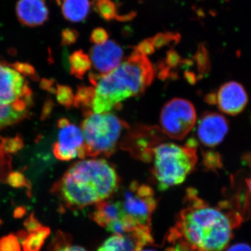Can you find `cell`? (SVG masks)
Instances as JSON below:
<instances>
[{
    "mask_svg": "<svg viewBox=\"0 0 251 251\" xmlns=\"http://www.w3.org/2000/svg\"><path fill=\"white\" fill-rule=\"evenodd\" d=\"M184 201L185 206L168 233V242L179 243L193 251L226 250L241 216L209 205L193 188L186 191Z\"/></svg>",
    "mask_w": 251,
    "mask_h": 251,
    "instance_id": "6da1fadb",
    "label": "cell"
},
{
    "mask_svg": "<svg viewBox=\"0 0 251 251\" xmlns=\"http://www.w3.org/2000/svg\"><path fill=\"white\" fill-rule=\"evenodd\" d=\"M120 185V176L110 163L90 159L72 165L52 191L69 209H82L109 199Z\"/></svg>",
    "mask_w": 251,
    "mask_h": 251,
    "instance_id": "7a4b0ae2",
    "label": "cell"
},
{
    "mask_svg": "<svg viewBox=\"0 0 251 251\" xmlns=\"http://www.w3.org/2000/svg\"><path fill=\"white\" fill-rule=\"evenodd\" d=\"M155 69L147 56L133 51L125 62L105 75L91 72L89 80L95 88L92 109L105 113L120 109L122 102L145 93L154 77Z\"/></svg>",
    "mask_w": 251,
    "mask_h": 251,
    "instance_id": "3957f363",
    "label": "cell"
},
{
    "mask_svg": "<svg viewBox=\"0 0 251 251\" xmlns=\"http://www.w3.org/2000/svg\"><path fill=\"white\" fill-rule=\"evenodd\" d=\"M151 174L157 187L163 191L182 184L195 170L198 162L197 150L188 145L161 144L153 150Z\"/></svg>",
    "mask_w": 251,
    "mask_h": 251,
    "instance_id": "277c9868",
    "label": "cell"
},
{
    "mask_svg": "<svg viewBox=\"0 0 251 251\" xmlns=\"http://www.w3.org/2000/svg\"><path fill=\"white\" fill-rule=\"evenodd\" d=\"M81 124L83 133L86 157L111 156L116 151L119 140L129 125L110 112L94 113L90 108L83 110Z\"/></svg>",
    "mask_w": 251,
    "mask_h": 251,
    "instance_id": "5b68a950",
    "label": "cell"
},
{
    "mask_svg": "<svg viewBox=\"0 0 251 251\" xmlns=\"http://www.w3.org/2000/svg\"><path fill=\"white\" fill-rule=\"evenodd\" d=\"M196 122V109L186 99H172L162 108L160 115L163 133L174 140L184 139L193 129Z\"/></svg>",
    "mask_w": 251,
    "mask_h": 251,
    "instance_id": "8992f818",
    "label": "cell"
},
{
    "mask_svg": "<svg viewBox=\"0 0 251 251\" xmlns=\"http://www.w3.org/2000/svg\"><path fill=\"white\" fill-rule=\"evenodd\" d=\"M120 202L126 216L132 222L138 226L151 227V217L157 206L152 188L133 181L124 193L123 199Z\"/></svg>",
    "mask_w": 251,
    "mask_h": 251,
    "instance_id": "52a82bcc",
    "label": "cell"
},
{
    "mask_svg": "<svg viewBox=\"0 0 251 251\" xmlns=\"http://www.w3.org/2000/svg\"><path fill=\"white\" fill-rule=\"evenodd\" d=\"M164 139V133L158 126L138 125L129 128L120 145L133 158L150 163L153 160V150Z\"/></svg>",
    "mask_w": 251,
    "mask_h": 251,
    "instance_id": "ba28073f",
    "label": "cell"
},
{
    "mask_svg": "<svg viewBox=\"0 0 251 251\" xmlns=\"http://www.w3.org/2000/svg\"><path fill=\"white\" fill-rule=\"evenodd\" d=\"M57 140L53 145L56 158L62 161H69L78 157H86L85 140L82 130L67 118L58 121Z\"/></svg>",
    "mask_w": 251,
    "mask_h": 251,
    "instance_id": "9c48e42d",
    "label": "cell"
},
{
    "mask_svg": "<svg viewBox=\"0 0 251 251\" xmlns=\"http://www.w3.org/2000/svg\"><path fill=\"white\" fill-rule=\"evenodd\" d=\"M31 94L21 73L0 64V105H11L21 99H30Z\"/></svg>",
    "mask_w": 251,
    "mask_h": 251,
    "instance_id": "30bf717a",
    "label": "cell"
},
{
    "mask_svg": "<svg viewBox=\"0 0 251 251\" xmlns=\"http://www.w3.org/2000/svg\"><path fill=\"white\" fill-rule=\"evenodd\" d=\"M228 131V121L224 115L217 112H204L198 122V138L207 148H214L220 145Z\"/></svg>",
    "mask_w": 251,
    "mask_h": 251,
    "instance_id": "8fae6325",
    "label": "cell"
},
{
    "mask_svg": "<svg viewBox=\"0 0 251 251\" xmlns=\"http://www.w3.org/2000/svg\"><path fill=\"white\" fill-rule=\"evenodd\" d=\"M90 59L97 74L105 75L121 64L124 50L115 41H107L102 45L92 46L90 50Z\"/></svg>",
    "mask_w": 251,
    "mask_h": 251,
    "instance_id": "7c38bea8",
    "label": "cell"
},
{
    "mask_svg": "<svg viewBox=\"0 0 251 251\" xmlns=\"http://www.w3.org/2000/svg\"><path fill=\"white\" fill-rule=\"evenodd\" d=\"M249 97L245 89L236 81L221 85L216 94V103L221 112L231 116L239 115L247 107Z\"/></svg>",
    "mask_w": 251,
    "mask_h": 251,
    "instance_id": "4fadbf2b",
    "label": "cell"
},
{
    "mask_svg": "<svg viewBox=\"0 0 251 251\" xmlns=\"http://www.w3.org/2000/svg\"><path fill=\"white\" fill-rule=\"evenodd\" d=\"M16 10L18 21L27 27L42 25L49 19V11L44 0H18Z\"/></svg>",
    "mask_w": 251,
    "mask_h": 251,
    "instance_id": "5bb4252c",
    "label": "cell"
},
{
    "mask_svg": "<svg viewBox=\"0 0 251 251\" xmlns=\"http://www.w3.org/2000/svg\"><path fill=\"white\" fill-rule=\"evenodd\" d=\"M126 217V216L120 201H108L106 200L99 202L96 204L95 209L91 214V219L104 228L109 224L119 220L125 219Z\"/></svg>",
    "mask_w": 251,
    "mask_h": 251,
    "instance_id": "9a60e30c",
    "label": "cell"
},
{
    "mask_svg": "<svg viewBox=\"0 0 251 251\" xmlns=\"http://www.w3.org/2000/svg\"><path fill=\"white\" fill-rule=\"evenodd\" d=\"M29 103L20 100L11 105H0V130L27 117Z\"/></svg>",
    "mask_w": 251,
    "mask_h": 251,
    "instance_id": "2e32d148",
    "label": "cell"
},
{
    "mask_svg": "<svg viewBox=\"0 0 251 251\" xmlns=\"http://www.w3.org/2000/svg\"><path fill=\"white\" fill-rule=\"evenodd\" d=\"M90 11L89 0H63L62 12L67 21L80 23L88 16Z\"/></svg>",
    "mask_w": 251,
    "mask_h": 251,
    "instance_id": "e0dca14e",
    "label": "cell"
},
{
    "mask_svg": "<svg viewBox=\"0 0 251 251\" xmlns=\"http://www.w3.org/2000/svg\"><path fill=\"white\" fill-rule=\"evenodd\" d=\"M142 250L130 234H113L108 238L97 251H140Z\"/></svg>",
    "mask_w": 251,
    "mask_h": 251,
    "instance_id": "ac0fdd59",
    "label": "cell"
},
{
    "mask_svg": "<svg viewBox=\"0 0 251 251\" xmlns=\"http://www.w3.org/2000/svg\"><path fill=\"white\" fill-rule=\"evenodd\" d=\"M21 233L19 234V237L22 242L23 251H39L44 245L46 238L49 237L50 229L41 227L36 231L28 234L25 232H21Z\"/></svg>",
    "mask_w": 251,
    "mask_h": 251,
    "instance_id": "d6986e66",
    "label": "cell"
},
{
    "mask_svg": "<svg viewBox=\"0 0 251 251\" xmlns=\"http://www.w3.org/2000/svg\"><path fill=\"white\" fill-rule=\"evenodd\" d=\"M71 73L77 78L82 79L86 73L90 70L92 62L90 56L82 50L75 51L69 57Z\"/></svg>",
    "mask_w": 251,
    "mask_h": 251,
    "instance_id": "ffe728a7",
    "label": "cell"
},
{
    "mask_svg": "<svg viewBox=\"0 0 251 251\" xmlns=\"http://www.w3.org/2000/svg\"><path fill=\"white\" fill-rule=\"evenodd\" d=\"M95 88L87 86H80L77 88V93L74 96V105L77 108L87 109L92 108Z\"/></svg>",
    "mask_w": 251,
    "mask_h": 251,
    "instance_id": "44dd1931",
    "label": "cell"
},
{
    "mask_svg": "<svg viewBox=\"0 0 251 251\" xmlns=\"http://www.w3.org/2000/svg\"><path fill=\"white\" fill-rule=\"evenodd\" d=\"M94 9L103 19L110 21L116 18L117 6L112 0H93Z\"/></svg>",
    "mask_w": 251,
    "mask_h": 251,
    "instance_id": "7402d4cb",
    "label": "cell"
},
{
    "mask_svg": "<svg viewBox=\"0 0 251 251\" xmlns=\"http://www.w3.org/2000/svg\"><path fill=\"white\" fill-rule=\"evenodd\" d=\"M49 251H87L80 246L72 244L69 235L59 232L56 234Z\"/></svg>",
    "mask_w": 251,
    "mask_h": 251,
    "instance_id": "603a6c76",
    "label": "cell"
},
{
    "mask_svg": "<svg viewBox=\"0 0 251 251\" xmlns=\"http://www.w3.org/2000/svg\"><path fill=\"white\" fill-rule=\"evenodd\" d=\"M180 40H181L180 34L174 32L158 33L151 39L153 46L158 49L171 44L176 45Z\"/></svg>",
    "mask_w": 251,
    "mask_h": 251,
    "instance_id": "cb8c5ba5",
    "label": "cell"
},
{
    "mask_svg": "<svg viewBox=\"0 0 251 251\" xmlns=\"http://www.w3.org/2000/svg\"><path fill=\"white\" fill-rule=\"evenodd\" d=\"M202 165L206 171L216 172L222 168V160L219 153L216 151H202Z\"/></svg>",
    "mask_w": 251,
    "mask_h": 251,
    "instance_id": "d4e9b609",
    "label": "cell"
},
{
    "mask_svg": "<svg viewBox=\"0 0 251 251\" xmlns=\"http://www.w3.org/2000/svg\"><path fill=\"white\" fill-rule=\"evenodd\" d=\"M200 74H206L210 69V59L205 46L203 44L198 46V50L195 55Z\"/></svg>",
    "mask_w": 251,
    "mask_h": 251,
    "instance_id": "484cf974",
    "label": "cell"
},
{
    "mask_svg": "<svg viewBox=\"0 0 251 251\" xmlns=\"http://www.w3.org/2000/svg\"><path fill=\"white\" fill-rule=\"evenodd\" d=\"M55 92L57 101L63 106L70 108L74 105V95L70 87L66 85H58Z\"/></svg>",
    "mask_w": 251,
    "mask_h": 251,
    "instance_id": "4316f807",
    "label": "cell"
},
{
    "mask_svg": "<svg viewBox=\"0 0 251 251\" xmlns=\"http://www.w3.org/2000/svg\"><path fill=\"white\" fill-rule=\"evenodd\" d=\"M23 140L18 136L11 138H4L1 140L0 148L5 152L9 153H15L19 151L23 148Z\"/></svg>",
    "mask_w": 251,
    "mask_h": 251,
    "instance_id": "83f0119b",
    "label": "cell"
},
{
    "mask_svg": "<svg viewBox=\"0 0 251 251\" xmlns=\"http://www.w3.org/2000/svg\"><path fill=\"white\" fill-rule=\"evenodd\" d=\"M11 168V159L9 153L0 148V182L6 179Z\"/></svg>",
    "mask_w": 251,
    "mask_h": 251,
    "instance_id": "f1b7e54d",
    "label": "cell"
},
{
    "mask_svg": "<svg viewBox=\"0 0 251 251\" xmlns=\"http://www.w3.org/2000/svg\"><path fill=\"white\" fill-rule=\"evenodd\" d=\"M0 251H21L19 242L14 235H9L0 240Z\"/></svg>",
    "mask_w": 251,
    "mask_h": 251,
    "instance_id": "f546056e",
    "label": "cell"
},
{
    "mask_svg": "<svg viewBox=\"0 0 251 251\" xmlns=\"http://www.w3.org/2000/svg\"><path fill=\"white\" fill-rule=\"evenodd\" d=\"M108 33L104 28H95L91 33L90 41L95 45H102L108 41Z\"/></svg>",
    "mask_w": 251,
    "mask_h": 251,
    "instance_id": "4dcf8cb0",
    "label": "cell"
},
{
    "mask_svg": "<svg viewBox=\"0 0 251 251\" xmlns=\"http://www.w3.org/2000/svg\"><path fill=\"white\" fill-rule=\"evenodd\" d=\"M79 34L75 29L66 28L62 31V45L70 46L75 44L78 39Z\"/></svg>",
    "mask_w": 251,
    "mask_h": 251,
    "instance_id": "1f68e13d",
    "label": "cell"
},
{
    "mask_svg": "<svg viewBox=\"0 0 251 251\" xmlns=\"http://www.w3.org/2000/svg\"><path fill=\"white\" fill-rule=\"evenodd\" d=\"M184 62L185 59H181L175 50L171 49L167 52L166 62H163V64L171 69V68L177 67L179 64H184Z\"/></svg>",
    "mask_w": 251,
    "mask_h": 251,
    "instance_id": "d6a6232c",
    "label": "cell"
},
{
    "mask_svg": "<svg viewBox=\"0 0 251 251\" xmlns=\"http://www.w3.org/2000/svg\"><path fill=\"white\" fill-rule=\"evenodd\" d=\"M6 181L11 186H14V187H23V186H27L28 187L27 180L23 176V175L20 173H9L6 178Z\"/></svg>",
    "mask_w": 251,
    "mask_h": 251,
    "instance_id": "836d02e7",
    "label": "cell"
},
{
    "mask_svg": "<svg viewBox=\"0 0 251 251\" xmlns=\"http://www.w3.org/2000/svg\"><path fill=\"white\" fill-rule=\"evenodd\" d=\"M134 50L145 56L153 54L155 51V48L151 39H147L141 41L138 46L134 47Z\"/></svg>",
    "mask_w": 251,
    "mask_h": 251,
    "instance_id": "e575fe53",
    "label": "cell"
},
{
    "mask_svg": "<svg viewBox=\"0 0 251 251\" xmlns=\"http://www.w3.org/2000/svg\"><path fill=\"white\" fill-rule=\"evenodd\" d=\"M14 68L18 72L22 73V74L27 75H34V69L29 64H25V63H16L14 64Z\"/></svg>",
    "mask_w": 251,
    "mask_h": 251,
    "instance_id": "d590c367",
    "label": "cell"
},
{
    "mask_svg": "<svg viewBox=\"0 0 251 251\" xmlns=\"http://www.w3.org/2000/svg\"><path fill=\"white\" fill-rule=\"evenodd\" d=\"M25 225L28 232H34L41 227L40 224L33 217V216H31L29 219L27 220Z\"/></svg>",
    "mask_w": 251,
    "mask_h": 251,
    "instance_id": "8d00e7d4",
    "label": "cell"
},
{
    "mask_svg": "<svg viewBox=\"0 0 251 251\" xmlns=\"http://www.w3.org/2000/svg\"><path fill=\"white\" fill-rule=\"evenodd\" d=\"M171 247L167 248L166 251H193L179 243H173Z\"/></svg>",
    "mask_w": 251,
    "mask_h": 251,
    "instance_id": "74e56055",
    "label": "cell"
},
{
    "mask_svg": "<svg viewBox=\"0 0 251 251\" xmlns=\"http://www.w3.org/2000/svg\"><path fill=\"white\" fill-rule=\"evenodd\" d=\"M226 251H251V247L246 244H237L229 247Z\"/></svg>",
    "mask_w": 251,
    "mask_h": 251,
    "instance_id": "f35d334b",
    "label": "cell"
},
{
    "mask_svg": "<svg viewBox=\"0 0 251 251\" xmlns=\"http://www.w3.org/2000/svg\"><path fill=\"white\" fill-rule=\"evenodd\" d=\"M136 16V12L135 11H131V12L128 13L125 15H122V16H118L117 15L115 19L117 21H120V22H128V21H131Z\"/></svg>",
    "mask_w": 251,
    "mask_h": 251,
    "instance_id": "ab89813d",
    "label": "cell"
},
{
    "mask_svg": "<svg viewBox=\"0 0 251 251\" xmlns=\"http://www.w3.org/2000/svg\"><path fill=\"white\" fill-rule=\"evenodd\" d=\"M185 77L188 82L191 84H193L196 82V76L195 74H192L191 72H185Z\"/></svg>",
    "mask_w": 251,
    "mask_h": 251,
    "instance_id": "60d3db41",
    "label": "cell"
},
{
    "mask_svg": "<svg viewBox=\"0 0 251 251\" xmlns=\"http://www.w3.org/2000/svg\"><path fill=\"white\" fill-rule=\"evenodd\" d=\"M246 182H247L248 189H249V193H250L251 196V176L246 180Z\"/></svg>",
    "mask_w": 251,
    "mask_h": 251,
    "instance_id": "b9f144b4",
    "label": "cell"
},
{
    "mask_svg": "<svg viewBox=\"0 0 251 251\" xmlns=\"http://www.w3.org/2000/svg\"><path fill=\"white\" fill-rule=\"evenodd\" d=\"M140 251H157L156 250H153V249H145V250H144V249H142V250H140Z\"/></svg>",
    "mask_w": 251,
    "mask_h": 251,
    "instance_id": "7bdbcfd3",
    "label": "cell"
},
{
    "mask_svg": "<svg viewBox=\"0 0 251 251\" xmlns=\"http://www.w3.org/2000/svg\"><path fill=\"white\" fill-rule=\"evenodd\" d=\"M56 2L57 3V4L59 5V6H60L61 4H62V0H55Z\"/></svg>",
    "mask_w": 251,
    "mask_h": 251,
    "instance_id": "ee69618b",
    "label": "cell"
},
{
    "mask_svg": "<svg viewBox=\"0 0 251 251\" xmlns=\"http://www.w3.org/2000/svg\"><path fill=\"white\" fill-rule=\"evenodd\" d=\"M0 223H1V221H0Z\"/></svg>",
    "mask_w": 251,
    "mask_h": 251,
    "instance_id": "f6af8a7d",
    "label": "cell"
}]
</instances>
